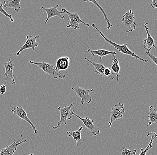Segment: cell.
I'll list each match as a JSON object with an SVG mask.
<instances>
[{"label":"cell","instance_id":"8fae6325","mask_svg":"<svg viewBox=\"0 0 157 155\" xmlns=\"http://www.w3.org/2000/svg\"><path fill=\"white\" fill-rule=\"evenodd\" d=\"M39 36L37 35L34 37H33L32 35H28L26 36V41L24 45L20 48L18 52L16 53V55L19 56L21 53L27 49H32V51H34L35 48L38 47L39 45V43L36 42V40L39 39Z\"/></svg>","mask_w":157,"mask_h":155},{"label":"cell","instance_id":"5b68a950","mask_svg":"<svg viewBox=\"0 0 157 155\" xmlns=\"http://www.w3.org/2000/svg\"><path fill=\"white\" fill-rule=\"evenodd\" d=\"M135 20L134 13L131 10L125 13L123 16L121 21L126 33L132 32L135 30L136 26Z\"/></svg>","mask_w":157,"mask_h":155},{"label":"cell","instance_id":"4316f807","mask_svg":"<svg viewBox=\"0 0 157 155\" xmlns=\"http://www.w3.org/2000/svg\"><path fill=\"white\" fill-rule=\"evenodd\" d=\"M6 84L0 86V95H3L7 92Z\"/></svg>","mask_w":157,"mask_h":155},{"label":"cell","instance_id":"30bf717a","mask_svg":"<svg viewBox=\"0 0 157 155\" xmlns=\"http://www.w3.org/2000/svg\"><path fill=\"white\" fill-rule=\"evenodd\" d=\"M4 65L5 69V72L4 74L5 82H6V80H8L10 81L12 85H15L16 82L14 79V75L13 74L14 63L9 59L8 61L4 64Z\"/></svg>","mask_w":157,"mask_h":155},{"label":"cell","instance_id":"3957f363","mask_svg":"<svg viewBox=\"0 0 157 155\" xmlns=\"http://www.w3.org/2000/svg\"><path fill=\"white\" fill-rule=\"evenodd\" d=\"M74 106V103H72L69 106H65V107H59L58 110L59 111L60 119L58 122L57 125L56 126H52L54 130H56L62 125H67V120H71L72 119V114L71 111V108Z\"/></svg>","mask_w":157,"mask_h":155},{"label":"cell","instance_id":"ba28073f","mask_svg":"<svg viewBox=\"0 0 157 155\" xmlns=\"http://www.w3.org/2000/svg\"><path fill=\"white\" fill-rule=\"evenodd\" d=\"M72 115L76 117L83 122L85 127L90 130L94 136H97L100 134V130L94 122V120L90 119L89 118L85 116L84 118H82L80 116L75 113L74 110L72 111Z\"/></svg>","mask_w":157,"mask_h":155},{"label":"cell","instance_id":"603a6c76","mask_svg":"<svg viewBox=\"0 0 157 155\" xmlns=\"http://www.w3.org/2000/svg\"><path fill=\"white\" fill-rule=\"evenodd\" d=\"M113 60L112 65L110 67V68L112 71L113 72L115 73L118 79H119V72L120 71V66L119 64L118 60H117V59L115 58V55H113Z\"/></svg>","mask_w":157,"mask_h":155},{"label":"cell","instance_id":"7402d4cb","mask_svg":"<svg viewBox=\"0 0 157 155\" xmlns=\"http://www.w3.org/2000/svg\"><path fill=\"white\" fill-rule=\"evenodd\" d=\"M147 132H148L147 136H151V140H150V143H149V145H148L147 148H146L145 150L143 149H141V153L138 155H146L147 152H148L149 150L151 149V148H153L152 143H153V140H154V139L157 137L156 133L155 132H149L148 131H147Z\"/></svg>","mask_w":157,"mask_h":155},{"label":"cell","instance_id":"d6986e66","mask_svg":"<svg viewBox=\"0 0 157 155\" xmlns=\"http://www.w3.org/2000/svg\"><path fill=\"white\" fill-rule=\"evenodd\" d=\"M85 60L88 61V62L92 64L94 67V71L98 75L101 76H104V71L106 67L103 64L100 63H96L91 61L88 60L87 57H85Z\"/></svg>","mask_w":157,"mask_h":155},{"label":"cell","instance_id":"9a60e30c","mask_svg":"<svg viewBox=\"0 0 157 155\" xmlns=\"http://www.w3.org/2000/svg\"><path fill=\"white\" fill-rule=\"evenodd\" d=\"M70 63V59L68 56L61 57L57 60L55 68L58 71L65 70L68 68Z\"/></svg>","mask_w":157,"mask_h":155},{"label":"cell","instance_id":"52a82bcc","mask_svg":"<svg viewBox=\"0 0 157 155\" xmlns=\"http://www.w3.org/2000/svg\"><path fill=\"white\" fill-rule=\"evenodd\" d=\"M71 90L76 93L78 98L81 99V104L83 105L85 103L89 104L92 102V99L89 94L93 92V89L89 90L79 86H75L72 87Z\"/></svg>","mask_w":157,"mask_h":155},{"label":"cell","instance_id":"2e32d148","mask_svg":"<svg viewBox=\"0 0 157 155\" xmlns=\"http://www.w3.org/2000/svg\"><path fill=\"white\" fill-rule=\"evenodd\" d=\"M92 48H88V52L90 53L92 55V56H94L95 55H98L100 57V60H101L102 58L103 57L105 56L109 55H115L117 54L116 52H110L107 50L101 49L98 50H92Z\"/></svg>","mask_w":157,"mask_h":155},{"label":"cell","instance_id":"9c48e42d","mask_svg":"<svg viewBox=\"0 0 157 155\" xmlns=\"http://www.w3.org/2000/svg\"><path fill=\"white\" fill-rule=\"evenodd\" d=\"M11 111L15 115L17 116L21 119H23L29 123V125L32 127V129L34 130L35 134H37L39 133V131L36 129V126L29 119V118L27 116V113L24 110L22 106L20 105L17 107H13L12 108Z\"/></svg>","mask_w":157,"mask_h":155},{"label":"cell","instance_id":"83f0119b","mask_svg":"<svg viewBox=\"0 0 157 155\" xmlns=\"http://www.w3.org/2000/svg\"><path fill=\"white\" fill-rule=\"evenodd\" d=\"M151 6L153 9L157 8V0H153L151 4Z\"/></svg>","mask_w":157,"mask_h":155},{"label":"cell","instance_id":"cb8c5ba5","mask_svg":"<svg viewBox=\"0 0 157 155\" xmlns=\"http://www.w3.org/2000/svg\"><path fill=\"white\" fill-rule=\"evenodd\" d=\"M136 153H137V150L136 149L131 151L128 149L127 148L123 147L121 152V155H136Z\"/></svg>","mask_w":157,"mask_h":155},{"label":"cell","instance_id":"f1b7e54d","mask_svg":"<svg viewBox=\"0 0 157 155\" xmlns=\"http://www.w3.org/2000/svg\"><path fill=\"white\" fill-rule=\"evenodd\" d=\"M28 155H34V154L32 153V154H29Z\"/></svg>","mask_w":157,"mask_h":155},{"label":"cell","instance_id":"5bb4252c","mask_svg":"<svg viewBox=\"0 0 157 155\" xmlns=\"http://www.w3.org/2000/svg\"><path fill=\"white\" fill-rule=\"evenodd\" d=\"M148 25V23H146L144 24V29L146 30L147 34V38L143 40V45H144V48L147 50L146 51L150 52L153 47H154L155 49H157V47L155 44V40L150 34V29L147 26Z\"/></svg>","mask_w":157,"mask_h":155},{"label":"cell","instance_id":"e0dca14e","mask_svg":"<svg viewBox=\"0 0 157 155\" xmlns=\"http://www.w3.org/2000/svg\"><path fill=\"white\" fill-rule=\"evenodd\" d=\"M148 109L149 110L148 116L149 120H148V125H147V127L151 125L153 123H157V112L156 110L152 106H150Z\"/></svg>","mask_w":157,"mask_h":155},{"label":"cell","instance_id":"277c9868","mask_svg":"<svg viewBox=\"0 0 157 155\" xmlns=\"http://www.w3.org/2000/svg\"><path fill=\"white\" fill-rule=\"evenodd\" d=\"M62 11L68 16V23L66 25V27L67 28H73V30L71 32H73L75 30L79 29V24L80 23H83L84 25L88 27L90 26L89 24L85 23L80 19L77 13L70 12L64 8L62 9Z\"/></svg>","mask_w":157,"mask_h":155},{"label":"cell","instance_id":"d4e9b609","mask_svg":"<svg viewBox=\"0 0 157 155\" xmlns=\"http://www.w3.org/2000/svg\"><path fill=\"white\" fill-rule=\"evenodd\" d=\"M0 13L4 14L6 17L9 18L10 20L11 21V22H13V21H14V19L13 18L12 16L11 15V14H8L6 12V11L4 9L3 7L2 4L1 2H0Z\"/></svg>","mask_w":157,"mask_h":155},{"label":"cell","instance_id":"44dd1931","mask_svg":"<svg viewBox=\"0 0 157 155\" xmlns=\"http://www.w3.org/2000/svg\"><path fill=\"white\" fill-rule=\"evenodd\" d=\"M84 2H86L87 3H88V2L93 3V4L95 5L101 11L103 15H104V17H105V21L106 22L107 25V30H110V29H111L113 25L111 24L109 20L108 19L107 16L105 12V10H104L102 7H101L100 6V5L98 3V2L96 1H84Z\"/></svg>","mask_w":157,"mask_h":155},{"label":"cell","instance_id":"7c38bea8","mask_svg":"<svg viewBox=\"0 0 157 155\" xmlns=\"http://www.w3.org/2000/svg\"><path fill=\"white\" fill-rule=\"evenodd\" d=\"M21 140L18 139L14 141L13 143L9 145L6 146L4 149H2L0 152V155H13L16 152L17 149L19 145L25 143L26 140L23 139L22 135H21Z\"/></svg>","mask_w":157,"mask_h":155},{"label":"cell","instance_id":"484cf974","mask_svg":"<svg viewBox=\"0 0 157 155\" xmlns=\"http://www.w3.org/2000/svg\"><path fill=\"white\" fill-rule=\"evenodd\" d=\"M145 53L147 54V56H149V57L151 60L156 65H157V58L155 56H153L150 53V52L148 51H146Z\"/></svg>","mask_w":157,"mask_h":155},{"label":"cell","instance_id":"ffe728a7","mask_svg":"<svg viewBox=\"0 0 157 155\" xmlns=\"http://www.w3.org/2000/svg\"><path fill=\"white\" fill-rule=\"evenodd\" d=\"M83 129V126H80L78 130L72 131H67V135L68 137H73V140L76 141V146H78V141L81 140V132Z\"/></svg>","mask_w":157,"mask_h":155},{"label":"cell","instance_id":"4fadbf2b","mask_svg":"<svg viewBox=\"0 0 157 155\" xmlns=\"http://www.w3.org/2000/svg\"><path fill=\"white\" fill-rule=\"evenodd\" d=\"M58 5H57L53 7L50 8H45L44 7H40V9L41 10L45 11L47 13V18L46 20L45 21V24H47V22H48L50 18L58 16L61 19H64V16L62 15V14H64V13L62 11H59L58 10Z\"/></svg>","mask_w":157,"mask_h":155},{"label":"cell","instance_id":"ac0fdd59","mask_svg":"<svg viewBox=\"0 0 157 155\" xmlns=\"http://www.w3.org/2000/svg\"><path fill=\"white\" fill-rule=\"evenodd\" d=\"M21 0H10L4 2V7L13 9L15 11L19 14V11L21 10L20 5Z\"/></svg>","mask_w":157,"mask_h":155},{"label":"cell","instance_id":"6da1fadb","mask_svg":"<svg viewBox=\"0 0 157 155\" xmlns=\"http://www.w3.org/2000/svg\"><path fill=\"white\" fill-rule=\"evenodd\" d=\"M92 27L95 28V29L98 31V33L103 37V39H104V40H105L106 42H107L108 44L112 45V46H113L115 48L118 50L120 52H121V53L124 54L128 55L131 56L135 58L136 59L140 60L144 62H148V60H146L143 59L142 58L140 57L139 56L137 55L136 54L134 53L132 51H131L129 49H128V48L127 44H124L123 45H117L116 43H114V42L112 41L111 40L107 39L105 35H103L101 31L98 30V28H97V26H96L95 24H92Z\"/></svg>","mask_w":157,"mask_h":155},{"label":"cell","instance_id":"8992f818","mask_svg":"<svg viewBox=\"0 0 157 155\" xmlns=\"http://www.w3.org/2000/svg\"><path fill=\"white\" fill-rule=\"evenodd\" d=\"M125 113L124 109V104L118 103L115 105L112 108L110 112V120L109 122V127H111L112 124L113 122L118 120L122 118Z\"/></svg>","mask_w":157,"mask_h":155},{"label":"cell","instance_id":"7a4b0ae2","mask_svg":"<svg viewBox=\"0 0 157 155\" xmlns=\"http://www.w3.org/2000/svg\"><path fill=\"white\" fill-rule=\"evenodd\" d=\"M29 63L32 65H35L39 67L45 73H47L54 79H63L66 77L65 75L57 70L55 66L52 64L47 63L43 61L41 62H36L33 61H29Z\"/></svg>","mask_w":157,"mask_h":155}]
</instances>
